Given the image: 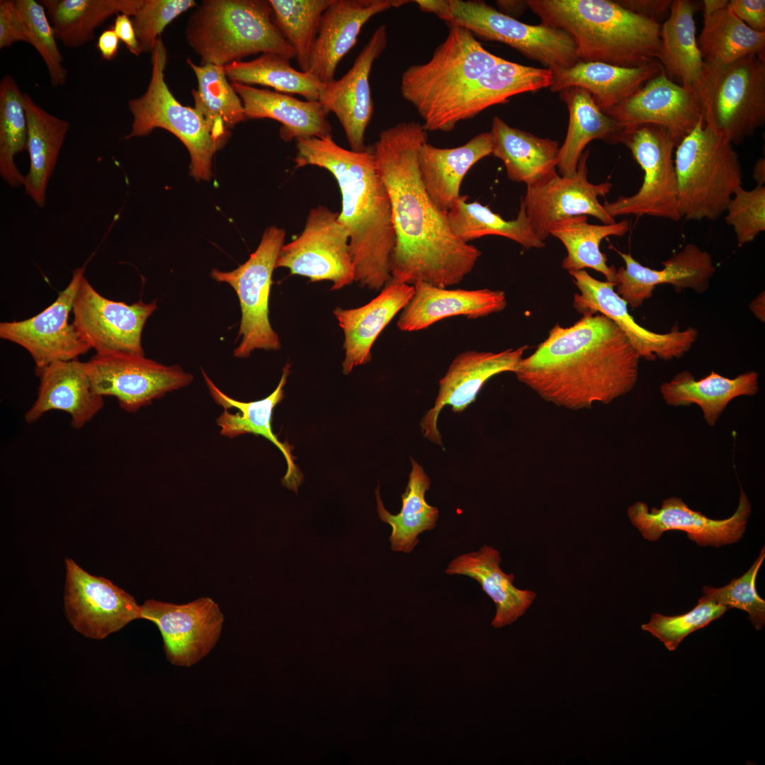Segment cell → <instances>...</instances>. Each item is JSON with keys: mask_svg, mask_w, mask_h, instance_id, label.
<instances>
[{"mask_svg": "<svg viewBox=\"0 0 765 765\" xmlns=\"http://www.w3.org/2000/svg\"><path fill=\"white\" fill-rule=\"evenodd\" d=\"M224 69L232 82L265 86L280 93L300 95L307 101H318L324 86L310 72L295 69L290 58L277 53H262L253 60L234 62Z\"/></svg>", "mask_w": 765, "mask_h": 765, "instance_id": "47", "label": "cell"}, {"mask_svg": "<svg viewBox=\"0 0 765 765\" xmlns=\"http://www.w3.org/2000/svg\"><path fill=\"white\" fill-rule=\"evenodd\" d=\"M728 0H703V20L707 19L717 11L727 7Z\"/></svg>", "mask_w": 765, "mask_h": 765, "instance_id": "60", "label": "cell"}, {"mask_svg": "<svg viewBox=\"0 0 765 765\" xmlns=\"http://www.w3.org/2000/svg\"><path fill=\"white\" fill-rule=\"evenodd\" d=\"M295 168L315 166L326 169L341 195L339 221L349 235L355 282L380 291L391 280L395 232L391 202L378 170L372 148L346 149L323 137L298 140Z\"/></svg>", "mask_w": 765, "mask_h": 765, "instance_id": "3", "label": "cell"}, {"mask_svg": "<svg viewBox=\"0 0 765 765\" xmlns=\"http://www.w3.org/2000/svg\"><path fill=\"white\" fill-rule=\"evenodd\" d=\"M387 43V27L381 25L356 58L351 69L339 79L324 84L318 101L328 113H333L341 123L355 152L367 149L365 132L373 114L370 73L375 60Z\"/></svg>", "mask_w": 765, "mask_h": 765, "instance_id": "24", "label": "cell"}, {"mask_svg": "<svg viewBox=\"0 0 765 765\" xmlns=\"http://www.w3.org/2000/svg\"><path fill=\"white\" fill-rule=\"evenodd\" d=\"M553 72L503 59L467 84L424 120L426 131L450 132L486 108L506 103L513 96L549 88Z\"/></svg>", "mask_w": 765, "mask_h": 765, "instance_id": "19", "label": "cell"}, {"mask_svg": "<svg viewBox=\"0 0 765 765\" xmlns=\"http://www.w3.org/2000/svg\"><path fill=\"white\" fill-rule=\"evenodd\" d=\"M19 41L28 42L15 0H1L0 49L10 47Z\"/></svg>", "mask_w": 765, "mask_h": 765, "instance_id": "55", "label": "cell"}, {"mask_svg": "<svg viewBox=\"0 0 765 765\" xmlns=\"http://www.w3.org/2000/svg\"><path fill=\"white\" fill-rule=\"evenodd\" d=\"M119 41L112 27L101 33L98 38L96 46L103 60L110 61L116 57Z\"/></svg>", "mask_w": 765, "mask_h": 765, "instance_id": "59", "label": "cell"}, {"mask_svg": "<svg viewBox=\"0 0 765 765\" xmlns=\"http://www.w3.org/2000/svg\"><path fill=\"white\" fill-rule=\"evenodd\" d=\"M759 390V373L752 370L735 378H729L711 371L696 380L688 370L676 374L669 382L660 386L665 402L672 406L698 405L709 426L715 425L730 402L740 396L755 395Z\"/></svg>", "mask_w": 765, "mask_h": 765, "instance_id": "39", "label": "cell"}, {"mask_svg": "<svg viewBox=\"0 0 765 765\" xmlns=\"http://www.w3.org/2000/svg\"><path fill=\"white\" fill-rule=\"evenodd\" d=\"M502 60L486 50L471 32L451 26L428 62L411 65L402 73V96L424 120Z\"/></svg>", "mask_w": 765, "mask_h": 765, "instance_id": "10", "label": "cell"}, {"mask_svg": "<svg viewBox=\"0 0 765 765\" xmlns=\"http://www.w3.org/2000/svg\"><path fill=\"white\" fill-rule=\"evenodd\" d=\"M23 100L28 119L26 150L30 167L23 186L25 193L43 208L47 183L70 124L45 110L27 93H23Z\"/></svg>", "mask_w": 765, "mask_h": 765, "instance_id": "40", "label": "cell"}, {"mask_svg": "<svg viewBox=\"0 0 765 765\" xmlns=\"http://www.w3.org/2000/svg\"><path fill=\"white\" fill-rule=\"evenodd\" d=\"M140 619L157 626L167 661L185 667L197 664L212 650L225 621L219 605L208 596L182 604L149 599L141 605Z\"/></svg>", "mask_w": 765, "mask_h": 765, "instance_id": "16", "label": "cell"}, {"mask_svg": "<svg viewBox=\"0 0 765 765\" xmlns=\"http://www.w3.org/2000/svg\"><path fill=\"white\" fill-rule=\"evenodd\" d=\"M112 28L132 54L139 56L142 53L132 21L129 16L124 13L117 14Z\"/></svg>", "mask_w": 765, "mask_h": 765, "instance_id": "58", "label": "cell"}, {"mask_svg": "<svg viewBox=\"0 0 765 765\" xmlns=\"http://www.w3.org/2000/svg\"><path fill=\"white\" fill-rule=\"evenodd\" d=\"M617 252L625 266L616 270V293L632 307L641 306L660 284L672 285L678 292L691 288L702 293L715 272L711 254L692 243L664 261L660 270L642 265L630 254Z\"/></svg>", "mask_w": 765, "mask_h": 765, "instance_id": "26", "label": "cell"}, {"mask_svg": "<svg viewBox=\"0 0 765 765\" xmlns=\"http://www.w3.org/2000/svg\"><path fill=\"white\" fill-rule=\"evenodd\" d=\"M569 273L580 292L574 295V308L582 314L600 313L613 321L640 358L650 361L680 358L697 339L698 331L693 327L659 334L640 326L629 314L626 302L614 290V283L597 280L584 269Z\"/></svg>", "mask_w": 765, "mask_h": 765, "instance_id": "20", "label": "cell"}, {"mask_svg": "<svg viewBox=\"0 0 765 765\" xmlns=\"http://www.w3.org/2000/svg\"><path fill=\"white\" fill-rule=\"evenodd\" d=\"M137 0H42L57 40L68 47L91 41L97 28L113 15L132 16Z\"/></svg>", "mask_w": 765, "mask_h": 765, "instance_id": "45", "label": "cell"}, {"mask_svg": "<svg viewBox=\"0 0 765 765\" xmlns=\"http://www.w3.org/2000/svg\"><path fill=\"white\" fill-rule=\"evenodd\" d=\"M412 470L405 492L402 494V509L397 514H390L384 506L379 487L375 491L379 518L392 528L390 542L396 552L410 553L419 543L418 536L436 526L439 511L429 504L425 499L431 482L423 468L411 458Z\"/></svg>", "mask_w": 765, "mask_h": 765, "instance_id": "41", "label": "cell"}, {"mask_svg": "<svg viewBox=\"0 0 765 765\" xmlns=\"http://www.w3.org/2000/svg\"><path fill=\"white\" fill-rule=\"evenodd\" d=\"M750 309L761 320L764 321V295H760L750 305Z\"/></svg>", "mask_w": 765, "mask_h": 765, "instance_id": "63", "label": "cell"}, {"mask_svg": "<svg viewBox=\"0 0 765 765\" xmlns=\"http://www.w3.org/2000/svg\"><path fill=\"white\" fill-rule=\"evenodd\" d=\"M413 285L414 294L397 322V328L402 332L424 329L451 317H487L504 310L507 305L505 293L499 290L448 289L424 282Z\"/></svg>", "mask_w": 765, "mask_h": 765, "instance_id": "29", "label": "cell"}, {"mask_svg": "<svg viewBox=\"0 0 765 765\" xmlns=\"http://www.w3.org/2000/svg\"><path fill=\"white\" fill-rule=\"evenodd\" d=\"M35 373L40 385L36 400L24 414L27 423L37 421L49 411L60 410L70 416L72 427L80 429L103 408V397L93 390L85 362L57 361L35 368Z\"/></svg>", "mask_w": 765, "mask_h": 765, "instance_id": "28", "label": "cell"}, {"mask_svg": "<svg viewBox=\"0 0 765 765\" xmlns=\"http://www.w3.org/2000/svg\"><path fill=\"white\" fill-rule=\"evenodd\" d=\"M696 3L673 0L670 13L661 27V50L658 61L669 79L696 95L706 64L696 36Z\"/></svg>", "mask_w": 765, "mask_h": 765, "instance_id": "37", "label": "cell"}, {"mask_svg": "<svg viewBox=\"0 0 765 765\" xmlns=\"http://www.w3.org/2000/svg\"><path fill=\"white\" fill-rule=\"evenodd\" d=\"M198 80V89L192 91L194 108L206 122L210 132L220 147L230 129L246 119L239 95L227 80L224 66L196 64L186 61Z\"/></svg>", "mask_w": 765, "mask_h": 765, "instance_id": "42", "label": "cell"}, {"mask_svg": "<svg viewBox=\"0 0 765 765\" xmlns=\"http://www.w3.org/2000/svg\"><path fill=\"white\" fill-rule=\"evenodd\" d=\"M490 132H481L464 144L439 148L425 142L418 154L422 183L434 204L447 213L460 196L462 181L468 171L492 154Z\"/></svg>", "mask_w": 765, "mask_h": 765, "instance_id": "33", "label": "cell"}, {"mask_svg": "<svg viewBox=\"0 0 765 765\" xmlns=\"http://www.w3.org/2000/svg\"><path fill=\"white\" fill-rule=\"evenodd\" d=\"M185 37L201 64L225 66L259 52L295 57L268 0H203L188 17Z\"/></svg>", "mask_w": 765, "mask_h": 765, "instance_id": "5", "label": "cell"}, {"mask_svg": "<svg viewBox=\"0 0 765 765\" xmlns=\"http://www.w3.org/2000/svg\"><path fill=\"white\" fill-rule=\"evenodd\" d=\"M240 97L247 119L271 118L281 123L284 141L323 137L331 135L329 113L319 101H302L291 95L232 82Z\"/></svg>", "mask_w": 765, "mask_h": 765, "instance_id": "32", "label": "cell"}, {"mask_svg": "<svg viewBox=\"0 0 765 765\" xmlns=\"http://www.w3.org/2000/svg\"><path fill=\"white\" fill-rule=\"evenodd\" d=\"M157 307L155 300L128 305L108 299L84 276L73 302L72 324L96 353L122 351L144 355L142 329Z\"/></svg>", "mask_w": 765, "mask_h": 765, "instance_id": "18", "label": "cell"}, {"mask_svg": "<svg viewBox=\"0 0 765 765\" xmlns=\"http://www.w3.org/2000/svg\"><path fill=\"white\" fill-rule=\"evenodd\" d=\"M499 552L487 545L477 551L462 554L453 559L445 570L449 575H465L476 580L496 606L491 623L495 628L510 625L522 616L531 606L536 594L516 588L513 573L504 572Z\"/></svg>", "mask_w": 765, "mask_h": 765, "instance_id": "34", "label": "cell"}, {"mask_svg": "<svg viewBox=\"0 0 765 765\" xmlns=\"http://www.w3.org/2000/svg\"><path fill=\"white\" fill-rule=\"evenodd\" d=\"M674 162L681 217L718 220L742 186V166L732 144L701 118L676 147Z\"/></svg>", "mask_w": 765, "mask_h": 765, "instance_id": "6", "label": "cell"}, {"mask_svg": "<svg viewBox=\"0 0 765 765\" xmlns=\"http://www.w3.org/2000/svg\"><path fill=\"white\" fill-rule=\"evenodd\" d=\"M468 196H461L446 213L453 234L464 242L487 235H497L511 239L526 249L545 246L533 230L521 200L517 217L504 219L478 201L468 203Z\"/></svg>", "mask_w": 765, "mask_h": 765, "instance_id": "44", "label": "cell"}, {"mask_svg": "<svg viewBox=\"0 0 765 765\" xmlns=\"http://www.w3.org/2000/svg\"><path fill=\"white\" fill-rule=\"evenodd\" d=\"M28 43L35 47L45 62L53 86H62L67 77L64 60L57 44L52 24L44 6L35 0H15Z\"/></svg>", "mask_w": 765, "mask_h": 765, "instance_id": "50", "label": "cell"}, {"mask_svg": "<svg viewBox=\"0 0 765 765\" xmlns=\"http://www.w3.org/2000/svg\"><path fill=\"white\" fill-rule=\"evenodd\" d=\"M338 217L339 212L324 205L310 209L302 232L282 246L276 268L311 282L329 280L332 290L355 281L348 232Z\"/></svg>", "mask_w": 765, "mask_h": 765, "instance_id": "14", "label": "cell"}, {"mask_svg": "<svg viewBox=\"0 0 765 765\" xmlns=\"http://www.w3.org/2000/svg\"><path fill=\"white\" fill-rule=\"evenodd\" d=\"M528 345L508 348L499 352L468 350L458 354L439 381L434 406L420 422L424 437L443 446L437 429L441 410L450 405L453 412H463L476 400L484 383L494 375L504 372L515 373Z\"/></svg>", "mask_w": 765, "mask_h": 765, "instance_id": "25", "label": "cell"}, {"mask_svg": "<svg viewBox=\"0 0 765 765\" xmlns=\"http://www.w3.org/2000/svg\"><path fill=\"white\" fill-rule=\"evenodd\" d=\"M409 2L407 0H332L324 11L310 58L309 72L323 84L356 45L362 27L373 16Z\"/></svg>", "mask_w": 765, "mask_h": 765, "instance_id": "27", "label": "cell"}, {"mask_svg": "<svg viewBox=\"0 0 765 765\" xmlns=\"http://www.w3.org/2000/svg\"><path fill=\"white\" fill-rule=\"evenodd\" d=\"M725 213V221L732 227L738 246L753 242L765 231V186H756L752 190L739 187Z\"/></svg>", "mask_w": 765, "mask_h": 765, "instance_id": "53", "label": "cell"}, {"mask_svg": "<svg viewBox=\"0 0 765 765\" xmlns=\"http://www.w3.org/2000/svg\"><path fill=\"white\" fill-rule=\"evenodd\" d=\"M85 267L74 271L68 285L39 314L21 321L0 323V337L25 348L35 368L57 361L76 359L91 348L68 320Z\"/></svg>", "mask_w": 765, "mask_h": 765, "instance_id": "21", "label": "cell"}, {"mask_svg": "<svg viewBox=\"0 0 765 765\" xmlns=\"http://www.w3.org/2000/svg\"><path fill=\"white\" fill-rule=\"evenodd\" d=\"M706 63L725 64L750 55L764 56L765 32H756L727 7L706 20L697 38Z\"/></svg>", "mask_w": 765, "mask_h": 765, "instance_id": "46", "label": "cell"}, {"mask_svg": "<svg viewBox=\"0 0 765 765\" xmlns=\"http://www.w3.org/2000/svg\"><path fill=\"white\" fill-rule=\"evenodd\" d=\"M28 119L22 93L13 77L4 76L0 81V175L9 186L23 184L24 176L14 157L26 150Z\"/></svg>", "mask_w": 765, "mask_h": 765, "instance_id": "48", "label": "cell"}, {"mask_svg": "<svg viewBox=\"0 0 765 765\" xmlns=\"http://www.w3.org/2000/svg\"><path fill=\"white\" fill-rule=\"evenodd\" d=\"M416 4L450 26L465 28L484 40L506 44L552 72L579 61L573 40L564 30L542 23H522L484 1L417 0Z\"/></svg>", "mask_w": 765, "mask_h": 765, "instance_id": "7", "label": "cell"}, {"mask_svg": "<svg viewBox=\"0 0 765 765\" xmlns=\"http://www.w3.org/2000/svg\"><path fill=\"white\" fill-rule=\"evenodd\" d=\"M728 8L751 29L765 32L764 0H731Z\"/></svg>", "mask_w": 765, "mask_h": 765, "instance_id": "56", "label": "cell"}, {"mask_svg": "<svg viewBox=\"0 0 765 765\" xmlns=\"http://www.w3.org/2000/svg\"><path fill=\"white\" fill-rule=\"evenodd\" d=\"M605 113L625 129L643 124L662 126L676 146L702 118L696 95L669 79L664 70Z\"/></svg>", "mask_w": 765, "mask_h": 765, "instance_id": "23", "label": "cell"}, {"mask_svg": "<svg viewBox=\"0 0 765 765\" xmlns=\"http://www.w3.org/2000/svg\"><path fill=\"white\" fill-rule=\"evenodd\" d=\"M425 142L423 124L409 121L382 131L371 147L392 206L395 246L391 280L447 288L472 271L481 251L453 234L446 213L427 193L418 167Z\"/></svg>", "mask_w": 765, "mask_h": 765, "instance_id": "1", "label": "cell"}, {"mask_svg": "<svg viewBox=\"0 0 765 765\" xmlns=\"http://www.w3.org/2000/svg\"><path fill=\"white\" fill-rule=\"evenodd\" d=\"M285 237L283 229L271 226L246 262L231 271L211 272L214 280L230 285L239 298L242 317L238 337L242 339L234 350L237 358L249 357L256 349L276 351L281 347L270 323L268 302L273 272Z\"/></svg>", "mask_w": 765, "mask_h": 765, "instance_id": "12", "label": "cell"}, {"mask_svg": "<svg viewBox=\"0 0 765 765\" xmlns=\"http://www.w3.org/2000/svg\"><path fill=\"white\" fill-rule=\"evenodd\" d=\"M625 8L640 16L658 22L670 10L671 0H620L616 1Z\"/></svg>", "mask_w": 765, "mask_h": 765, "instance_id": "57", "label": "cell"}, {"mask_svg": "<svg viewBox=\"0 0 765 765\" xmlns=\"http://www.w3.org/2000/svg\"><path fill=\"white\" fill-rule=\"evenodd\" d=\"M664 70L658 60L638 67L578 61L569 68L553 72V81L549 89L552 92H559L571 86L582 88L606 113Z\"/></svg>", "mask_w": 765, "mask_h": 765, "instance_id": "35", "label": "cell"}, {"mask_svg": "<svg viewBox=\"0 0 765 765\" xmlns=\"http://www.w3.org/2000/svg\"><path fill=\"white\" fill-rule=\"evenodd\" d=\"M85 364L93 390L115 397L128 412H135L193 380V375L177 365L165 366L128 351L96 353Z\"/></svg>", "mask_w": 765, "mask_h": 765, "instance_id": "13", "label": "cell"}, {"mask_svg": "<svg viewBox=\"0 0 765 765\" xmlns=\"http://www.w3.org/2000/svg\"><path fill=\"white\" fill-rule=\"evenodd\" d=\"M65 567L64 611L76 631L101 640L140 618L141 606L125 590L71 558L65 559Z\"/></svg>", "mask_w": 765, "mask_h": 765, "instance_id": "15", "label": "cell"}, {"mask_svg": "<svg viewBox=\"0 0 765 765\" xmlns=\"http://www.w3.org/2000/svg\"><path fill=\"white\" fill-rule=\"evenodd\" d=\"M272 20L293 47L300 71L308 72L322 15L332 0H268Z\"/></svg>", "mask_w": 765, "mask_h": 765, "instance_id": "49", "label": "cell"}, {"mask_svg": "<svg viewBox=\"0 0 765 765\" xmlns=\"http://www.w3.org/2000/svg\"><path fill=\"white\" fill-rule=\"evenodd\" d=\"M196 6L193 0H137L132 16L142 52H152L166 26Z\"/></svg>", "mask_w": 765, "mask_h": 765, "instance_id": "54", "label": "cell"}, {"mask_svg": "<svg viewBox=\"0 0 765 765\" xmlns=\"http://www.w3.org/2000/svg\"><path fill=\"white\" fill-rule=\"evenodd\" d=\"M414 292L413 285L390 280L367 304L351 309L337 307L333 310L344 335V374L370 362L371 348L378 336L405 307Z\"/></svg>", "mask_w": 765, "mask_h": 765, "instance_id": "30", "label": "cell"}, {"mask_svg": "<svg viewBox=\"0 0 765 765\" xmlns=\"http://www.w3.org/2000/svg\"><path fill=\"white\" fill-rule=\"evenodd\" d=\"M765 558V547L749 570L739 578L720 588L705 586L703 597L727 608L745 611L756 630H761L765 623V601L758 594L755 581L757 573Z\"/></svg>", "mask_w": 765, "mask_h": 765, "instance_id": "52", "label": "cell"}, {"mask_svg": "<svg viewBox=\"0 0 765 765\" xmlns=\"http://www.w3.org/2000/svg\"><path fill=\"white\" fill-rule=\"evenodd\" d=\"M753 178L756 186H764L765 182V160L764 158L759 159L753 169Z\"/></svg>", "mask_w": 765, "mask_h": 765, "instance_id": "62", "label": "cell"}, {"mask_svg": "<svg viewBox=\"0 0 765 765\" xmlns=\"http://www.w3.org/2000/svg\"><path fill=\"white\" fill-rule=\"evenodd\" d=\"M751 513L750 502L740 489L738 506L734 514L722 520L711 519L701 511L690 509L676 497L664 499L660 509L637 502L628 509V516L642 537L657 541L664 532L682 531L700 546L719 548L738 542L743 536Z\"/></svg>", "mask_w": 765, "mask_h": 765, "instance_id": "22", "label": "cell"}, {"mask_svg": "<svg viewBox=\"0 0 765 765\" xmlns=\"http://www.w3.org/2000/svg\"><path fill=\"white\" fill-rule=\"evenodd\" d=\"M203 375L209 392L215 402L225 410L217 419L220 434L234 438L244 434L261 436L273 443L283 454L287 463V472L282 484L297 492L302 476L294 463L291 446L280 441L272 429V415L274 407L284 397L283 387L290 373V363L283 368L276 388L266 398L252 402L234 400L222 392L202 369Z\"/></svg>", "mask_w": 765, "mask_h": 765, "instance_id": "31", "label": "cell"}, {"mask_svg": "<svg viewBox=\"0 0 765 765\" xmlns=\"http://www.w3.org/2000/svg\"><path fill=\"white\" fill-rule=\"evenodd\" d=\"M640 358L613 321L600 313H584L570 327L556 324L514 373L544 400L580 410L631 391Z\"/></svg>", "mask_w": 765, "mask_h": 765, "instance_id": "2", "label": "cell"}, {"mask_svg": "<svg viewBox=\"0 0 765 765\" xmlns=\"http://www.w3.org/2000/svg\"><path fill=\"white\" fill-rule=\"evenodd\" d=\"M643 173L636 193L602 204L613 218L633 215L679 221L677 178L673 152L676 143L665 128L643 124L625 129L622 140Z\"/></svg>", "mask_w": 765, "mask_h": 765, "instance_id": "11", "label": "cell"}, {"mask_svg": "<svg viewBox=\"0 0 765 765\" xmlns=\"http://www.w3.org/2000/svg\"><path fill=\"white\" fill-rule=\"evenodd\" d=\"M706 64L696 93L703 120L732 144H740L765 123L764 56Z\"/></svg>", "mask_w": 765, "mask_h": 765, "instance_id": "8", "label": "cell"}, {"mask_svg": "<svg viewBox=\"0 0 765 765\" xmlns=\"http://www.w3.org/2000/svg\"><path fill=\"white\" fill-rule=\"evenodd\" d=\"M559 96L567 108L569 123L565 141L559 149L557 168L561 176H570L577 171L579 159L591 141L622 143L625 128L604 113L591 95L582 88L568 87L559 91Z\"/></svg>", "mask_w": 765, "mask_h": 765, "instance_id": "36", "label": "cell"}, {"mask_svg": "<svg viewBox=\"0 0 765 765\" xmlns=\"http://www.w3.org/2000/svg\"><path fill=\"white\" fill-rule=\"evenodd\" d=\"M628 230L626 220L610 225H592L588 222L586 215H578L554 224L550 236L560 240L567 250L562 268L568 272L592 268L602 273L607 281L615 283L616 268L608 266L606 255L600 250V243L609 236L622 237Z\"/></svg>", "mask_w": 765, "mask_h": 765, "instance_id": "43", "label": "cell"}, {"mask_svg": "<svg viewBox=\"0 0 765 765\" xmlns=\"http://www.w3.org/2000/svg\"><path fill=\"white\" fill-rule=\"evenodd\" d=\"M541 23L566 32L579 61L638 67L658 60L662 25L616 1L527 0Z\"/></svg>", "mask_w": 765, "mask_h": 765, "instance_id": "4", "label": "cell"}, {"mask_svg": "<svg viewBox=\"0 0 765 765\" xmlns=\"http://www.w3.org/2000/svg\"><path fill=\"white\" fill-rule=\"evenodd\" d=\"M489 132L492 154L502 160L510 180L527 186L556 171L558 142L511 127L498 116Z\"/></svg>", "mask_w": 765, "mask_h": 765, "instance_id": "38", "label": "cell"}, {"mask_svg": "<svg viewBox=\"0 0 765 765\" xmlns=\"http://www.w3.org/2000/svg\"><path fill=\"white\" fill-rule=\"evenodd\" d=\"M728 609L702 596L697 605L686 613L674 616L652 613L650 620L642 624L641 628L658 638L668 650L674 651L687 635L707 626Z\"/></svg>", "mask_w": 765, "mask_h": 765, "instance_id": "51", "label": "cell"}, {"mask_svg": "<svg viewBox=\"0 0 765 765\" xmlns=\"http://www.w3.org/2000/svg\"><path fill=\"white\" fill-rule=\"evenodd\" d=\"M589 151L582 154L577 171L562 176L555 171L526 186L521 198L529 222L538 237L545 241L556 222L574 216L591 215L603 224L616 222L600 203L599 198L607 195L613 183L594 184L587 178Z\"/></svg>", "mask_w": 765, "mask_h": 765, "instance_id": "17", "label": "cell"}, {"mask_svg": "<svg viewBox=\"0 0 765 765\" xmlns=\"http://www.w3.org/2000/svg\"><path fill=\"white\" fill-rule=\"evenodd\" d=\"M151 53L152 72L147 90L128 103L132 123L125 139L148 135L156 128L165 129L186 147L191 175L197 180H209L212 157L220 146L203 117L194 108L180 103L167 86L164 77L167 50L161 38Z\"/></svg>", "mask_w": 765, "mask_h": 765, "instance_id": "9", "label": "cell"}, {"mask_svg": "<svg viewBox=\"0 0 765 765\" xmlns=\"http://www.w3.org/2000/svg\"><path fill=\"white\" fill-rule=\"evenodd\" d=\"M497 5L509 13L519 14L528 8L526 1H498Z\"/></svg>", "mask_w": 765, "mask_h": 765, "instance_id": "61", "label": "cell"}]
</instances>
